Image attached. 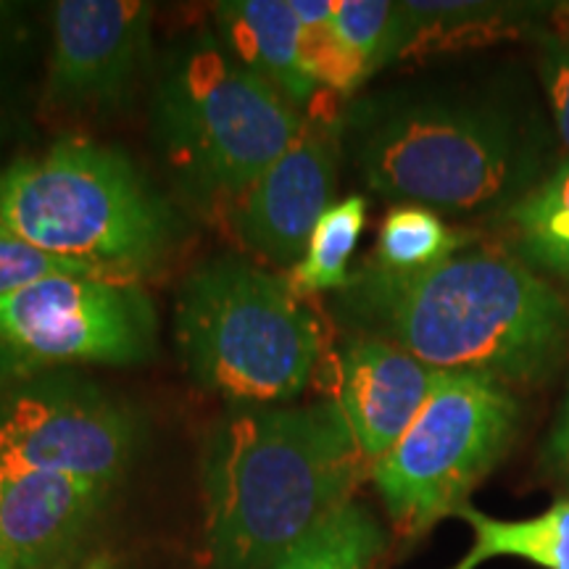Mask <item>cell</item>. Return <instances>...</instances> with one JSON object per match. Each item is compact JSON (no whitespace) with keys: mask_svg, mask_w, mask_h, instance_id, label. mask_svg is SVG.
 Segmentation results:
<instances>
[{"mask_svg":"<svg viewBox=\"0 0 569 569\" xmlns=\"http://www.w3.org/2000/svg\"><path fill=\"white\" fill-rule=\"evenodd\" d=\"M174 338L196 386L238 407H282L315 377L322 327L288 280L219 256L182 282Z\"/></svg>","mask_w":569,"mask_h":569,"instance_id":"obj_6","label":"cell"},{"mask_svg":"<svg viewBox=\"0 0 569 569\" xmlns=\"http://www.w3.org/2000/svg\"><path fill=\"white\" fill-rule=\"evenodd\" d=\"M522 403L482 375L443 372L401 440L372 467L393 528L415 540L469 507L515 443Z\"/></svg>","mask_w":569,"mask_h":569,"instance_id":"obj_7","label":"cell"},{"mask_svg":"<svg viewBox=\"0 0 569 569\" xmlns=\"http://www.w3.org/2000/svg\"><path fill=\"white\" fill-rule=\"evenodd\" d=\"M111 488L0 467V569H63L96 528Z\"/></svg>","mask_w":569,"mask_h":569,"instance_id":"obj_13","label":"cell"},{"mask_svg":"<svg viewBox=\"0 0 569 569\" xmlns=\"http://www.w3.org/2000/svg\"><path fill=\"white\" fill-rule=\"evenodd\" d=\"M82 569H111V557H109V553H101V557L90 559Z\"/></svg>","mask_w":569,"mask_h":569,"instance_id":"obj_27","label":"cell"},{"mask_svg":"<svg viewBox=\"0 0 569 569\" xmlns=\"http://www.w3.org/2000/svg\"><path fill=\"white\" fill-rule=\"evenodd\" d=\"M217 38L222 46L274 90H280L298 111H309L319 98V90L301 69L298 40L301 27L290 0H230L213 6Z\"/></svg>","mask_w":569,"mask_h":569,"instance_id":"obj_14","label":"cell"},{"mask_svg":"<svg viewBox=\"0 0 569 569\" xmlns=\"http://www.w3.org/2000/svg\"><path fill=\"white\" fill-rule=\"evenodd\" d=\"M388 536L365 503H346L306 536L274 569H372Z\"/></svg>","mask_w":569,"mask_h":569,"instance_id":"obj_20","label":"cell"},{"mask_svg":"<svg viewBox=\"0 0 569 569\" xmlns=\"http://www.w3.org/2000/svg\"><path fill=\"white\" fill-rule=\"evenodd\" d=\"M336 32L372 77L403 59L409 42V13L390 0H336Z\"/></svg>","mask_w":569,"mask_h":569,"instance_id":"obj_22","label":"cell"},{"mask_svg":"<svg viewBox=\"0 0 569 569\" xmlns=\"http://www.w3.org/2000/svg\"><path fill=\"white\" fill-rule=\"evenodd\" d=\"M469 240L472 234L448 227L432 209L401 203L393 206L382 219L369 264L396 274L422 272L451 259L453 253L467 248Z\"/></svg>","mask_w":569,"mask_h":569,"instance_id":"obj_19","label":"cell"},{"mask_svg":"<svg viewBox=\"0 0 569 569\" xmlns=\"http://www.w3.org/2000/svg\"><path fill=\"white\" fill-rule=\"evenodd\" d=\"M546 465L569 490V396L561 403V415L553 425L549 446H546Z\"/></svg>","mask_w":569,"mask_h":569,"instance_id":"obj_26","label":"cell"},{"mask_svg":"<svg viewBox=\"0 0 569 569\" xmlns=\"http://www.w3.org/2000/svg\"><path fill=\"white\" fill-rule=\"evenodd\" d=\"M538 69L549 92L559 138L569 153V46L559 34L538 32Z\"/></svg>","mask_w":569,"mask_h":569,"instance_id":"obj_24","label":"cell"},{"mask_svg":"<svg viewBox=\"0 0 569 569\" xmlns=\"http://www.w3.org/2000/svg\"><path fill=\"white\" fill-rule=\"evenodd\" d=\"M156 311L134 282L53 277L0 296V393L71 365H140Z\"/></svg>","mask_w":569,"mask_h":569,"instance_id":"obj_8","label":"cell"},{"mask_svg":"<svg viewBox=\"0 0 569 569\" xmlns=\"http://www.w3.org/2000/svg\"><path fill=\"white\" fill-rule=\"evenodd\" d=\"M457 517L472 528L475 540L451 569H478L498 557L525 559L543 569H569V498L528 519H496L472 507Z\"/></svg>","mask_w":569,"mask_h":569,"instance_id":"obj_16","label":"cell"},{"mask_svg":"<svg viewBox=\"0 0 569 569\" xmlns=\"http://www.w3.org/2000/svg\"><path fill=\"white\" fill-rule=\"evenodd\" d=\"M53 277H92V280L122 282L101 267L42 251V248L27 243L17 234L0 230V296L13 293V290L27 288V284L53 280Z\"/></svg>","mask_w":569,"mask_h":569,"instance_id":"obj_23","label":"cell"},{"mask_svg":"<svg viewBox=\"0 0 569 569\" xmlns=\"http://www.w3.org/2000/svg\"><path fill=\"white\" fill-rule=\"evenodd\" d=\"M367 475L372 465L330 398L219 417L201 453L209 569H274Z\"/></svg>","mask_w":569,"mask_h":569,"instance_id":"obj_2","label":"cell"},{"mask_svg":"<svg viewBox=\"0 0 569 569\" xmlns=\"http://www.w3.org/2000/svg\"><path fill=\"white\" fill-rule=\"evenodd\" d=\"M565 32H567V34H559V38H561V40H565V42H567V46H569V30H565Z\"/></svg>","mask_w":569,"mask_h":569,"instance_id":"obj_28","label":"cell"},{"mask_svg":"<svg viewBox=\"0 0 569 569\" xmlns=\"http://www.w3.org/2000/svg\"><path fill=\"white\" fill-rule=\"evenodd\" d=\"M327 96L306 111L293 146L227 211L246 251L293 269L338 190L343 122Z\"/></svg>","mask_w":569,"mask_h":569,"instance_id":"obj_10","label":"cell"},{"mask_svg":"<svg viewBox=\"0 0 569 569\" xmlns=\"http://www.w3.org/2000/svg\"><path fill=\"white\" fill-rule=\"evenodd\" d=\"M0 230L140 282L180 238V217L122 151L67 138L0 169Z\"/></svg>","mask_w":569,"mask_h":569,"instance_id":"obj_4","label":"cell"},{"mask_svg":"<svg viewBox=\"0 0 569 569\" xmlns=\"http://www.w3.org/2000/svg\"><path fill=\"white\" fill-rule=\"evenodd\" d=\"M525 261L569 282V161L501 213Z\"/></svg>","mask_w":569,"mask_h":569,"instance_id":"obj_17","label":"cell"},{"mask_svg":"<svg viewBox=\"0 0 569 569\" xmlns=\"http://www.w3.org/2000/svg\"><path fill=\"white\" fill-rule=\"evenodd\" d=\"M409 42L403 59L425 53L457 51L509 38L532 17V6L517 3H469V0H409Z\"/></svg>","mask_w":569,"mask_h":569,"instance_id":"obj_15","label":"cell"},{"mask_svg":"<svg viewBox=\"0 0 569 569\" xmlns=\"http://www.w3.org/2000/svg\"><path fill=\"white\" fill-rule=\"evenodd\" d=\"M332 306L351 336L390 340L440 372L507 388L546 380L569 353L565 296L517 256L490 248L411 274L365 264Z\"/></svg>","mask_w":569,"mask_h":569,"instance_id":"obj_1","label":"cell"},{"mask_svg":"<svg viewBox=\"0 0 569 569\" xmlns=\"http://www.w3.org/2000/svg\"><path fill=\"white\" fill-rule=\"evenodd\" d=\"M303 119L209 32L169 56L151 106L153 142L174 182L227 211L293 146Z\"/></svg>","mask_w":569,"mask_h":569,"instance_id":"obj_5","label":"cell"},{"mask_svg":"<svg viewBox=\"0 0 569 569\" xmlns=\"http://www.w3.org/2000/svg\"><path fill=\"white\" fill-rule=\"evenodd\" d=\"M27 34H30V24H27L24 6L0 0V74L21 53Z\"/></svg>","mask_w":569,"mask_h":569,"instance_id":"obj_25","label":"cell"},{"mask_svg":"<svg viewBox=\"0 0 569 569\" xmlns=\"http://www.w3.org/2000/svg\"><path fill=\"white\" fill-rule=\"evenodd\" d=\"M153 6L142 0H59L46 98L71 111L119 109L151 56Z\"/></svg>","mask_w":569,"mask_h":569,"instance_id":"obj_11","label":"cell"},{"mask_svg":"<svg viewBox=\"0 0 569 569\" xmlns=\"http://www.w3.org/2000/svg\"><path fill=\"white\" fill-rule=\"evenodd\" d=\"M440 375L390 340L351 336L340 346L332 359L330 401H336L369 465L375 467L401 440Z\"/></svg>","mask_w":569,"mask_h":569,"instance_id":"obj_12","label":"cell"},{"mask_svg":"<svg viewBox=\"0 0 569 569\" xmlns=\"http://www.w3.org/2000/svg\"><path fill=\"white\" fill-rule=\"evenodd\" d=\"M138 415L71 372H46L0 393V467L113 488L138 451Z\"/></svg>","mask_w":569,"mask_h":569,"instance_id":"obj_9","label":"cell"},{"mask_svg":"<svg viewBox=\"0 0 569 569\" xmlns=\"http://www.w3.org/2000/svg\"><path fill=\"white\" fill-rule=\"evenodd\" d=\"M365 224V196H348L343 201L332 203L311 232L309 246H306L298 264L290 269V290L298 298L330 293V290L340 293L351 280L348 264H351V256L359 246Z\"/></svg>","mask_w":569,"mask_h":569,"instance_id":"obj_18","label":"cell"},{"mask_svg":"<svg viewBox=\"0 0 569 569\" xmlns=\"http://www.w3.org/2000/svg\"><path fill=\"white\" fill-rule=\"evenodd\" d=\"M301 27L298 56L301 69L319 90L330 96H353L369 80L365 63L336 32V0H290Z\"/></svg>","mask_w":569,"mask_h":569,"instance_id":"obj_21","label":"cell"},{"mask_svg":"<svg viewBox=\"0 0 569 569\" xmlns=\"http://www.w3.org/2000/svg\"><path fill=\"white\" fill-rule=\"evenodd\" d=\"M375 193L448 213H503L536 188L546 140L528 113L478 96H396L346 117Z\"/></svg>","mask_w":569,"mask_h":569,"instance_id":"obj_3","label":"cell"}]
</instances>
